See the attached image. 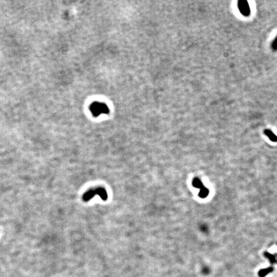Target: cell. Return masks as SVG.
<instances>
[{"mask_svg": "<svg viewBox=\"0 0 277 277\" xmlns=\"http://www.w3.org/2000/svg\"><path fill=\"white\" fill-rule=\"evenodd\" d=\"M193 186H194V187H196V188H199V189H200L204 187L203 184L202 183V182H201V180H200V179H198V178H194V180H193Z\"/></svg>", "mask_w": 277, "mask_h": 277, "instance_id": "cell-6", "label": "cell"}, {"mask_svg": "<svg viewBox=\"0 0 277 277\" xmlns=\"http://www.w3.org/2000/svg\"><path fill=\"white\" fill-rule=\"evenodd\" d=\"M264 133H265V134L266 135L270 138L271 141H272L273 142H276L277 141V137L273 134L272 132L267 130H265Z\"/></svg>", "mask_w": 277, "mask_h": 277, "instance_id": "cell-5", "label": "cell"}, {"mask_svg": "<svg viewBox=\"0 0 277 277\" xmlns=\"http://www.w3.org/2000/svg\"><path fill=\"white\" fill-rule=\"evenodd\" d=\"M264 255H265V257H266L267 258H268L269 259L270 262H271V264H273V263L275 262V257L273 255H271L270 253H267V252H265V253H264Z\"/></svg>", "mask_w": 277, "mask_h": 277, "instance_id": "cell-8", "label": "cell"}, {"mask_svg": "<svg viewBox=\"0 0 277 277\" xmlns=\"http://www.w3.org/2000/svg\"><path fill=\"white\" fill-rule=\"evenodd\" d=\"M238 7L242 14L245 16H248L250 14V9L249 5L246 1H239L238 3Z\"/></svg>", "mask_w": 277, "mask_h": 277, "instance_id": "cell-1", "label": "cell"}, {"mask_svg": "<svg viewBox=\"0 0 277 277\" xmlns=\"http://www.w3.org/2000/svg\"><path fill=\"white\" fill-rule=\"evenodd\" d=\"M96 194V192H95V190L91 189V190H88V191H87L84 194V195L83 196V200L85 201H89L91 199H92V198H93Z\"/></svg>", "mask_w": 277, "mask_h": 277, "instance_id": "cell-3", "label": "cell"}, {"mask_svg": "<svg viewBox=\"0 0 277 277\" xmlns=\"http://www.w3.org/2000/svg\"><path fill=\"white\" fill-rule=\"evenodd\" d=\"M208 194H209V190H208V189H207L205 187H203V188H201L200 189V191L199 193L200 197L204 198L207 197Z\"/></svg>", "mask_w": 277, "mask_h": 277, "instance_id": "cell-7", "label": "cell"}, {"mask_svg": "<svg viewBox=\"0 0 277 277\" xmlns=\"http://www.w3.org/2000/svg\"><path fill=\"white\" fill-rule=\"evenodd\" d=\"M272 47L274 50H277V37L276 39L275 40V41L274 43H273L272 44Z\"/></svg>", "mask_w": 277, "mask_h": 277, "instance_id": "cell-9", "label": "cell"}, {"mask_svg": "<svg viewBox=\"0 0 277 277\" xmlns=\"http://www.w3.org/2000/svg\"><path fill=\"white\" fill-rule=\"evenodd\" d=\"M95 192H96V194L99 196L103 200L105 201L107 200L108 195H107V193L106 192V190H105V189L99 187V188L95 189Z\"/></svg>", "mask_w": 277, "mask_h": 277, "instance_id": "cell-2", "label": "cell"}, {"mask_svg": "<svg viewBox=\"0 0 277 277\" xmlns=\"http://www.w3.org/2000/svg\"><path fill=\"white\" fill-rule=\"evenodd\" d=\"M273 270V269L272 268H268L261 269L259 271L258 275L261 277H264L265 275H267L268 274L271 273Z\"/></svg>", "mask_w": 277, "mask_h": 277, "instance_id": "cell-4", "label": "cell"}]
</instances>
